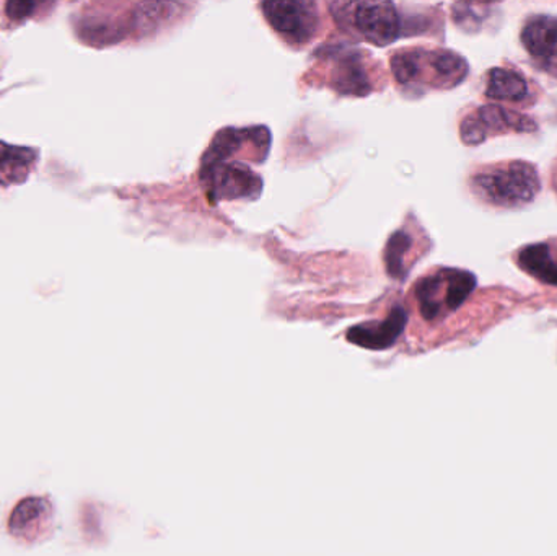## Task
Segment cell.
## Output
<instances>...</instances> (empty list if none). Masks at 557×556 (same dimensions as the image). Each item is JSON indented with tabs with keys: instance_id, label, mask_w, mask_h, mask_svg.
<instances>
[{
	"instance_id": "1",
	"label": "cell",
	"mask_w": 557,
	"mask_h": 556,
	"mask_svg": "<svg viewBox=\"0 0 557 556\" xmlns=\"http://www.w3.org/2000/svg\"><path fill=\"white\" fill-rule=\"evenodd\" d=\"M542 183L535 166L522 160L487 166L471 178V191L487 205L520 208L539 195Z\"/></svg>"
},
{
	"instance_id": "2",
	"label": "cell",
	"mask_w": 557,
	"mask_h": 556,
	"mask_svg": "<svg viewBox=\"0 0 557 556\" xmlns=\"http://www.w3.org/2000/svg\"><path fill=\"white\" fill-rule=\"evenodd\" d=\"M392 71L403 85L454 88L467 77L468 62L445 49H403L392 55Z\"/></svg>"
},
{
	"instance_id": "3",
	"label": "cell",
	"mask_w": 557,
	"mask_h": 556,
	"mask_svg": "<svg viewBox=\"0 0 557 556\" xmlns=\"http://www.w3.org/2000/svg\"><path fill=\"white\" fill-rule=\"evenodd\" d=\"M476 287V277L470 271L441 270L419 281L416 299L425 320H437L455 312Z\"/></svg>"
},
{
	"instance_id": "4",
	"label": "cell",
	"mask_w": 557,
	"mask_h": 556,
	"mask_svg": "<svg viewBox=\"0 0 557 556\" xmlns=\"http://www.w3.org/2000/svg\"><path fill=\"white\" fill-rule=\"evenodd\" d=\"M535 121L499 104H486L468 114L460 124V136L467 146H478L491 136L506 133H535Z\"/></svg>"
},
{
	"instance_id": "5",
	"label": "cell",
	"mask_w": 557,
	"mask_h": 556,
	"mask_svg": "<svg viewBox=\"0 0 557 556\" xmlns=\"http://www.w3.org/2000/svg\"><path fill=\"white\" fill-rule=\"evenodd\" d=\"M202 180L214 201L257 198L263 189L260 175L235 162L206 163L202 166Z\"/></svg>"
},
{
	"instance_id": "6",
	"label": "cell",
	"mask_w": 557,
	"mask_h": 556,
	"mask_svg": "<svg viewBox=\"0 0 557 556\" xmlns=\"http://www.w3.org/2000/svg\"><path fill=\"white\" fill-rule=\"evenodd\" d=\"M263 10L270 25L292 42L308 41L317 33L318 15L313 3L278 0L264 3Z\"/></svg>"
},
{
	"instance_id": "7",
	"label": "cell",
	"mask_w": 557,
	"mask_h": 556,
	"mask_svg": "<svg viewBox=\"0 0 557 556\" xmlns=\"http://www.w3.org/2000/svg\"><path fill=\"white\" fill-rule=\"evenodd\" d=\"M352 15L357 32L373 45H389L401 33V20L393 3L360 2L354 7Z\"/></svg>"
},
{
	"instance_id": "8",
	"label": "cell",
	"mask_w": 557,
	"mask_h": 556,
	"mask_svg": "<svg viewBox=\"0 0 557 556\" xmlns=\"http://www.w3.org/2000/svg\"><path fill=\"white\" fill-rule=\"evenodd\" d=\"M271 134L267 127H248V129H224L214 137L208 152L205 153L206 163L225 162L228 157L238 150L251 149L268 153L270 150Z\"/></svg>"
},
{
	"instance_id": "9",
	"label": "cell",
	"mask_w": 557,
	"mask_h": 556,
	"mask_svg": "<svg viewBox=\"0 0 557 556\" xmlns=\"http://www.w3.org/2000/svg\"><path fill=\"white\" fill-rule=\"evenodd\" d=\"M522 42L540 64L557 71V16H532L523 26Z\"/></svg>"
},
{
	"instance_id": "10",
	"label": "cell",
	"mask_w": 557,
	"mask_h": 556,
	"mask_svg": "<svg viewBox=\"0 0 557 556\" xmlns=\"http://www.w3.org/2000/svg\"><path fill=\"white\" fill-rule=\"evenodd\" d=\"M406 323H408V313L401 306H395L385 320L362 323L350 329L347 339L362 348L386 349L399 338Z\"/></svg>"
},
{
	"instance_id": "11",
	"label": "cell",
	"mask_w": 557,
	"mask_h": 556,
	"mask_svg": "<svg viewBox=\"0 0 557 556\" xmlns=\"http://www.w3.org/2000/svg\"><path fill=\"white\" fill-rule=\"evenodd\" d=\"M519 267L543 284L557 287V248L533 244L519 251Z\"/></svg>"
},
{
	"instance_id": "12",
	"label": "cell",
	"mask_w": 557,
	"mask_h": 556,
	"mask_svg": "<svg viewBox=\"0 0 557 556\" xmlns=\"http://www.w3.org/2000/svg\"><path fill=\"white\" fill-rule=\"evenodd\" d=\"M35 165V150L0 143V185H22Z\"/></svg>"
},
{
	"instance_id": "13",
	"label": "cell",
	"mask_w": 557,
	"mask_h": 556,
	"mask_svg": "<svg viewBox=\"0 0 557 556\" xmlns=\"http://www.w3.org/2000/svg\"><path fill=\"white\" fill-rule=\"evenodd\" d=\"M529 84L519 72L503 67H496L490 72L486 97L491 100L520 103L529 97Z\"/></svg>"
},
{
	"instance_id": "14",
	"label": "cell",
	"mask_w": 557,
	"mask_h": 556,
	"mask_svg": "<svg viewBox=\"0 0 557 556\" xmlns=\"http://www.w3.org/2000/svg\"><path fill=\"white\" fill-rule=\"evenodd\" d=\"M333 87L343 94L366 95L370 91L369 75L356 51L344 52L336 62Z\"/></svg>"
},
{
	"instance_id": "15",
	"label": "cell",
	"mask_w": 557,
	"mask_h": 556,
	"mask_svg": "<svg viewBox=\"0 0 557 556\" xmlns=\"http://www.w3.org/2000/svg\"><path fill=\"white\" fill-rule=\"evenodd\" d=\"M412 238L408 232H395L386 244L385 263L389 276L401 280L406 273V255L411 251Z\"/></svg>"
},
{
	"instance_id": "16",
	"label": "cell",
	"mask_w": 557,
	"mask_h": 556,
	"mask_svg": "<svg viewBox=\"0 0 557 556\" xmlns=\"http://www.w3.org/2000/svg\"><path fill=\"white\" fill-rule=\"evenodd\" d=\"M32 9H35V3L13 2L7 5V13H9L12 18L20 20L29 15V10Z\"/></svg>"
},
{
	"instance_id": "17",
	"label": "cell",
	"mask_w": 557,
	"mask_h": 556,
	"mask_svg": "<svg viewBox=\"0 0 557 556\" xmlns=\"http://www.w3.org/2000/svg\"><path fill=\"white\" fill-rule=\"evenodd\" d=\"M556 185H557V178H556Z\"/></svg>"
}]
</instances>
